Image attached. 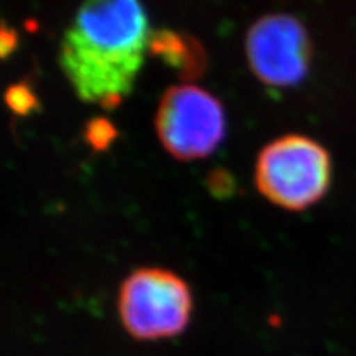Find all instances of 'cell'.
<instances>
[{
  "label": "cell",
  "instance_id": "cell-1",
  "mask_svg": "<svg viewBox=\"0 0 356 356\" xmlns=\"http://www.w3.org/2000/svg\"><path fill=\"white\" fill-rule=\"evenodd\" d=\"M150 35L140 0H83L60 42L61 72L82 102L115 108L132 92Z\"/></svg>",
  "mask_w": 356,
  "mask_h": 356
},
{
  "label": "cell",
  "instance_id": "cell-2",
  "mask_svg": "<svg viewBox=\"0 0 356 356\" xmlns=\"http://www.w3.org/2000/svg\"><path fill=\"white\" fill-rule=\"evenodd\" d=\"M330 152L302 134L267 143L254 166V183L270 204L298 213L318 204L331 186Z\"/></svg>",
  "mask_w": 356,
  "mask_h": 356
},
{
  "label": "cell",
  "instance_id": "cell-3",
  "mask_svg": "<svg viewBox=\"0 0 356 356\" xmlns=\"http://www.w3.org/2000/svg\"><path fill=\"white\" fill-rule=\"evenodd\" d=\"M118 310L122 325L132 339H172L191 324L193 294L180 275L165 267L144 266L122 281Z\"/></svg>",
  "mask_w": 356,
  "mask_h": 356
},
{
  "label": "cell",
  "instance_id": "cell-4",
  "mask_svg": "<svg viewBox=\"0 0 356 356\" xmlns=\"http://www.w3.org/2000/svg\"><path fill=\"white\" fill-rule=\"evenodd\" d=\"M154 129L165 152L192 162L213 154L226 136V115L220 99L195 83L166 89L154 115Z\"/></svg>",
  "mask_w": 356,
  "mask_h": 356
},
{
  "label": "cell",
  "instance_id": "cell-5",
  "mask_svg": "<svg viewBox=\"0 0 356 356\" xmlns=\"http://www.w3.org/2000/svg\"><path fill=\"white\" fill-rule=\"evenodd\" d=\"M250 70L270 88H291L310 70L314 44L298 18L275 13L255 19L243 40Z\"/></svg>",
  "mask_w": 356,
  "mask_h": 356
},
{
  "label": "cell",
  "instance_id": "cell-6",
  "mask_svg": "<svg viewBox=\"0 0 356 356\" xmlns=\"http://www.w3.org/2000/svg\"><path fill=\"white\" fill-rule=\"evenodd\" d=\"M149 51L165 61L183 77L193 79L204 73L207 57L200 43L171 30L152 31Z\"/></svg>",
  "mask_w": 356,
  "mask_h": 356
},
{
  "label": "cell",
  "instance_id": "cell-7",
  "mask_svg": "<svg viewBox=\"0 0 356 356\" xmlns=\"http://www.w3.org/2000/svg\"><path fill=\"white\" fill-rule=\"evenodd\" d=\"M6 103L17 115L27 116L38 107V98L33 89L24 83H14L6 91Z\"/></svg>",
  "mask_w": 356,
  "mask_h": 356
},
{
  "label": "cell",
  "instance_id": "cell-8",
  "mask_svg": "<svg viewBox=\"0 0 356 356\" xmlns=\"http://www.w3.org/2000/svg\"><path fill=\"white\" fill-rule=\"evenodd\" d=\"M116 136L118 132L115 127L106 119H94L89 122L85 131L86 141L94 150H106Z\"/></svg>",
  "mask_w": 356,
  "mask_h": 356
}]
</instances>
